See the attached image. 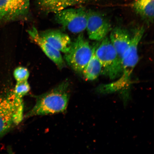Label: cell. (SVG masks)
I'll return each instance as SVG.
<instances>
[{
    "label": "cell",
    "mask_w": 154,
    "mask_h": 154,
    "mask_svg": "<svg viewBox=\"0 0 154 154\" xmlns=\"http://www.w3.org/2000/svg\"><path fill=\"white\" fill-rule=\"evenodd\" d=\"M68 84L67 82H63L39 96L35 104L26 117L54 114L66 110L69 99Z\"/></svg>",
    "instance_id": "1"
},
{
    "label": "cell",
    "mask_w": 154,
    "mask_h": 154,
    "mask_svg": "<svg viewBox=\"0 0 154 154\" xmlns=\"http://www.w3.org/2000/svg\"><path fill=\"white\" fill-rule=\"evenodd\" d=\"M144 32L143 26L138 28L135 31L131 38L130 47L122 59V73L121 77L116 81L109 84V87L112 91L122 89L130 84L131 76L139 60L138 47Z\"/></svg>",
    "instance_id": "2"
},
{
    "label": "cell",
    "mask_w": 154,
    "mask_h": 154,
    "mask_svg": "<svg viewBox=\"0 0 154 154\" xmlns=\"http://www.w3.org/2000/svg\"><path fill=\"white\" fill-rule=\"evenodd\" d=\"M22 99L17 97L14 92L0 97V137L8 132L13 125L23 120Z\"/></svg>",
    "instance_id": "3"
},
{
    "label": "cell",
    "mask_w": 154,
    "mask_h": 154,
    "mask_svg": "<svg viewBox=\"0 0 154 154\" xmlns=\"http://www.w3.org/2000/svg\"><path fill=\"white\" fill-rule=\"evenodd\" d=\"M95 48V54L102 65V74L111 79L120 76L122 73V60L109 38H103Z\"/></svg>",
    "instance_id": "4"
},
{
    "label": "cell",
    "mask_w": 154,
    "mask_h": 154,
    "mask_svg": "<svg viewBox=\"0 0 154 154\" xmlns=\"http://www.w3.org/2000/svg\"><path fill=\"white\" fill-rule=\"evenodd\" d=\"M93 49L82 32L72 43L69 51L65 54L66 62L75 72L82 73L90 60Z\"/></svg>",
    "instance_id": "5"
},
{
    "label": "cell",
    "mask_w": 154,
    "mask_h": 154,
    "mask_svg": "<svg viewBox=\"0 0 154 154\" xmlns=\"http://www.w3.org/2000/svg\"><path fill=\"white\" fill-rule=\"evenodd\" d=\"M55 13L57 23L72 33H82L86 29L87 11L85 9L67 8Z\"/></svg>",
    "instance_id": "6"
},
{
    "label": "cell",
    "mask_w": 154,
    "mask_h": 154,
    "mask_svg": "<svg viewBox=\"0 0 154 154\" xmlns=\"http://www.w3.org/2000/svg\"><path fill=\"white\" fill-rule=\"evenodd\" d=\"M111 29L110 23L103 14L92 10L87 11L86 29L90 39L100 41Z\"/></svg>",
    "instance_id": "7"
},
{
    "label": "cell",
    "mask_w": 154,
    "mask_h": 154,
    "mask_svg": "<svg viewBox=\"0 0 154 154\" xmlns=\"http://www.w3.org/2000/svg\"><path fill=\"white\" fill-rule=\"evenodd\" d=\"M30 0H0V23L16 20L28 14Z\"/></svg>",
    "instance_id": "8"
},
{
    "label": "cell",
    "mask_w": 154,
    "mask_h": 154,
    "mask_svg": "<svg viewBox=\"0 0 154 154\" xmlns=\"http://www.w3.org/2000/svg\"><path fill=\"white\" fill-rule=\"evenodd\" d=\"M28 32L31 38L39 46L47 57L59 68H63L64 62L60 52L42 37L35 27L28 30Z\"/></svg>",
    "instance_id": "9"
},
{
    "label": "cell",
    "mask_w": 154,
    "mask_h": 154,
    "mask_svg": "<svg viewBox=\"0 0 154 154\" xmlns=\"http://www.w3.org/2000/svg\"><path fill=\"white\" fill-rule=\"evenodd\" d=\"M40 34L60 52L66 54L69 51L72 42L67 34L57 30L46 31Z\"/></svg>",
    "instance_id": "10"
},
{
    "label": "cell",
    "mask_w": 154,
    "mask_h": 154,
    "mask_svg": "<svg viewBox=\"0 0 154 154\" xmlns=\"http://www.w3.org/2000/svg\"><path fill=\"white\" fill-rule=\"evenodd\" d=\"M131 38L128 32L120 27L115 28L111 32L109 40L121 60L130 47Z\"/></svg>",
    "instance_id": "11"
},
{
    "label": "cell",
    "mask_w": 154,
    "mask_h": 154,
    "mask_svg": "<svg viewBox=\"0 0 154 154\" xmlns=\"http://www.w3.org/2000/svg\"><path fill=\"white\" fill-rule=\"evenodd\" d=\"M89 0H38V4L42 11L56 13L70 7L83 4Z\"/></svg>",
    "instance_id": "12"
},
{
    "label": "cell",
    "mask_w": 154,
    "mask_h": 154,
    "mask_svg": "<svg viewBox=\"0 0 154 154\" xmlns=\"http://www.w3.org/2000/svg\"><path fill=\"white\" fill-rule=\"evenodd\" d=\"M133 8L146 22L153 23L154 15V0H134Z\"/></svg>",
    "instance_id": "13"
},
{
    "label": "cell",
    "mask_w": 154,
    "mask_h": 154,
    "mask_svg": "<svg viewBox=\"0 0 154 154\" xmlns=\"http://www.w3.org/2000/svg\"><path fill=\"white\" fill-rule=\"evenodd\" d=\"M95 49L94 47L93 48V53L91 58L82 72L84 78L88 80H95L102 72V65L95 54Z\"/></svg>",
    "instance_id": "14"
},
{
    "label": "cell",
    "mask_w": 154,
    "mask_h": 154,
    "mask_svg": "<svg viewBox=\"0 0 154 154\" xmlns=\"http://www.w3.org/2000/svg\"><path fill=\"white\" fill-rule=\"evenodd\" d=\"M30 90V86L28 81L17 82L14 91H13L16 97L22 99L24 96L28 93Z\"/></svg>",
    "instance_id": "15"
},
{
    "label": "cell",
    "mask_w": 154,
    "mask_h": 154,
    "mask_svg": "<svg viewBox=\"0 0 154 154\" xmlns=\"http://www.w3.org/2000/svg\"><path fill=\"white\" fill-rule=\"evenodd\" d=\"M29 72L26 67L19 66L15 69L14 76L17 82L28 81L29 76Z\"/></svg>",
    "instance_id": "16"
}]
</instances>
